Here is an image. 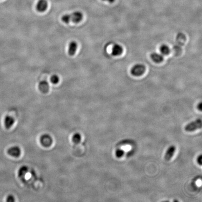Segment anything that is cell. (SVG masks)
Returning <instances> with one entry per match:
<instances>
[{"instance_id":"cell-1","label":"cell","mask_w":202,"mask_h":202,"mask_svg":"<svg viewBox=\"0 0 202 202\" xmlns=\"http://www.w3.org/2000/svg\"><path fill=\"white\" fill-rule=\"evenodd\" d=\"M83 19V14L80 11H76L71 14H66L62 16L61 20L66 24H69L70 22L78 23L80 22Z\"/></svg>"},{"instance_id":"cell-2","label":"cell","mask_w":202,"mask_h":202,"mask_svg":"<svg viewBox=\"0 0 202 202\" xmlns=\"http://www.w3.org/2000/svg\"><path fill=\"white\" fill-rule=\"evenodd\" d=\"M202 128V120L198 119L196 121L191 122L185 126V130L187 132H192Z\"/></svg>"},{"instance_id":"cell-3","label":"cell","mask_w":202,"mask_h":202,"mask_svg":"<svg viewBox=\"0 0 202 202\" xmlns=\"http://www.w3.org/2000/svg\"><path fill=\"white\" fill-rule=\"evenodd\" d=\"M40 142L43 147L49 148L52 145L53 139L49 134H45L40 138Z\"/></svg>"},{"instance_id":"cell-4","label":"cell","mask_w":202,"mask_h":202,"mask_svg":"<svg viewBox=\"0 0 202 202\" xmlns=\"http://www.w3.org/2000/svg\"><path fill=\"white\" fill-rule=\"evenodd\" d=\"M145 69V66L143 65H135L132 67L131 73L134 76H140L144 73Z\"/></svg>"},{"instance_id":"cell-5","label":"cell","mask_w":202,"mask_h":202,"mask_svg":"<svg viewBox=\"0 0 202 202\" xmlns=\"http://www.w3.org/2000/svg\"><path fill=\"white\" fill-rule=\"evenodd\" d=\"M7 154L10 156L17 158L20 156L21 154V150L19 147L17 146H14V147H11L7 150Z\"/></svg>"},{"instance_id":"cell-6","label":"cell","mask_w":202,"mask_h":202,"mask_svg":"<svg viewBox=\"0 0 202 202\" xmlns=\"http://www.w3.org/2000/svg\"><path fill=\"white\" fill-rule=\"evenodd\" d=\"M48 7V3L46 0H39L36 5V10L40 12H44Z\"/></svg>"},{"instance_id":"cell-7","label":"cell","mask_w":202,"mask_h":202,"mask_svg":"<svg viewBox=\"0 0 202 202\" xmlns=\"http://www.w3.org/2000/svg\"><path fill=\"white\" fill-rule=\"evenodd\" d=\"M39 89L40 92L46 94L49 91V85L47 81H43L39 83Z\"/></svg>"},{"instance_id":"cell-8","label":"cell","mask_w":202,"mask_h":202,"mask_svg":"<svg viewBox=\"0 0 202 202\" xmlns=\"http://www.w3.org/2000/svg\"><path fill=\"white\" fill-rule=\"evenodd\" d=\"M175 149H176V148L174 145H172L168 148L164 157L165 160L166 161H169L171 159V158L174 155Z\"/></svg>"},{"instance_id":"cell-9","label":"cell","mask_w":202,"mask_h":202,"mask_svg":"<svg viewBox=\"0 0 202 202\" xmlns=\"http://www.w3.org/2000/svg\"><path fill=\"white\" fill-rule=\"evenodd\" d=\"M15 122V119L10 116H7L4 119V126L7 129H9L13 126Z\"/></svg>"},{"instance_id":"cell-10","label":"cell","mask_w":202,"mask_h":202,"mask_svg":"<svg viewBox=\"0 0 202 202\" xmlns=\"http://www.w3.org/2000/svg\"><path fill=\"white\" fill-rule=\"evenodd\" d=\"M123 52V48L120 45L116 44L112 49V54L113 56H119Z\"/></svg>"},{"instance_id":"cell-11","label":"cell","mask_w":202,"mask_h":202,"mask_svg":"<svg viewBox=\"0 0 202 202\" xmlns=\"http://www.w3.org/2000/svg\"><path fill=\"white\" fill-rule=\"evenodd\" d=\"M77 44L76 42L75 41H72L70 43L69 45V55L70 56H73L75 55L77 50Z\"/></svg>"},{"instance_id":"cell-12","label":"cell","mask_w":202,"mask_h":202,"mask_svg":"<svg viewBox=\"0 0 202 202\" xmlns=\"http://www.w3.org/2000/svg\"><path fill=\"white\" fill-rule=\"evenodd\" d=\"M176 41L178 45L180 46L183 45L186 41V37L183 33H179L176 37Z\"/></svg>"},{"instance_id":"cell-13","label":"cell","mask_w":202,"mask_h":202,"mask_svg":"<svg viewBox=\"0 0 202 202\" xmlns=\"http://www.w3.org/2000/svg\"><path fill=\"white\" fill-rule=\"evenodd\" d=\"M28 172V168L27 166H23L18 170V177L21 179L24 178Z\"/></svg>"},{"instance_id":"cell-14","label":"cell","mask_w":202,"mask_h":202,"mask_svg":"<svg viewBox=\"0 0 202 202\" xmlns=\"http://www.w3.org/2000/svg\"><path fill=\"white\" fill-rule=\"evenodd\" d=\"M151 58L153 61L156 62V63H160V62L162 61L163 60V57L162 55L158 54L156 52L153 53L151 54Z\"/></svg>"},{"instance_id":"cell-15","label":"cell","mask_w":202,"mask_h":202,"mask_svg":"<svg viewBox=\"0 0 202 202\" xmlns=\"http://www.w3.org/2000/svg\"><path fill=\"white\" fill-rule=\"evenodd\" d=\"M160 53L164 55H168L170 52V49L169 47L166 45H162L160 48Z\"/></svg>"},{"instance_id":"cell-16","label":"cell","mask_w":202,"mask_h":202,"mask_svg":"<svg viewBox=\"0 0 202 202\" xmlns=\"http://www.w3.org/2000/svg\"><path fill=\"white\" fill-rule=\"evenodd\" d=\"M81 140V136L79 133H75L72 137V141L75 144L79 143Z\"/></svg>"},{"instance_id":"cell-17","label":"cell","mask_w":202,"mask_h":202,"mask_svg":"<svg viewBox=\"0 0 202 202\" xmlns=\"http://www.w3.org/2000/svg\"><path fill=\"white\" fill-rule=\"evenodd\" d=\"M59 80H60V79H59V77L56 75H54L53 76H51V83L54 84L58 83Z\"/></svg>"},{"instance_id":"cell-18","label":"cell","mask_w":202,"mask_h":202,"mask_svg":"<svg viewBox=\"0 0 202 202\" xmlns=\"http://www.w3.org/2000/svg\"><path fill=\"white\" fill-rule=\"evenodd\" d=\"M174 50L175 53H177V52L179 53V52H180V51H181V47H180V45H175V46L174 47Z\"/></svg>"},{"instance_id":"cell-19","label":"cell","mask_w":202,"mask_h":202,"mask_svg":"<svg viewBox=\"0 0 202 202\" xmlns=\"http://www.w3.org/2000/svg\"><path fill=\"white\" fill-rule=\"evenodd\" d=\"M6 201L7 202H14L15 201V198H14V197L12 195H10V196H8L7 198Z\"/></svg>"},{"instance_id":"cell-20","label":"cell","mask_w":202,"mask_h":202,"mask_svg":"<svg viewBox=\"0 0 202 202\" xmlns=\"http://www.w3.org/2000/svg\"><path fill=\"white\" fill-rule=\"evenodd\" d=\"M198 160V163L200 165H202V157L201 155L199 157H198V160Z\"/></svg>"},{"instance_id":"cell-21","label":"cell","mask_w":202,"mask_h":202,"mask_svg":"<svg viewBox=\"0 0 202 202\" xmlns=\"http://www.w3.org/2000/svg\"><path fill=\"white\" fill-rule=\"evenodd\" d=\"M198 109H199L200 111L202 110V104H201V103H200L198 105Z\"/></svg>"},{"instance_id":"cell-22","label":"cell","mask_w":202,"mask_h":202,"mask_svg":"<svg viewBox=\"0 0 202 202\" xmlns=\"http://www.w3.org/2000/svg\"><path fill=\"white\" fill-rule=\"evenodd\" d=\"M104 1H107L109 2H113L115 0H103Z\"/></svg>"}]
</instances>
